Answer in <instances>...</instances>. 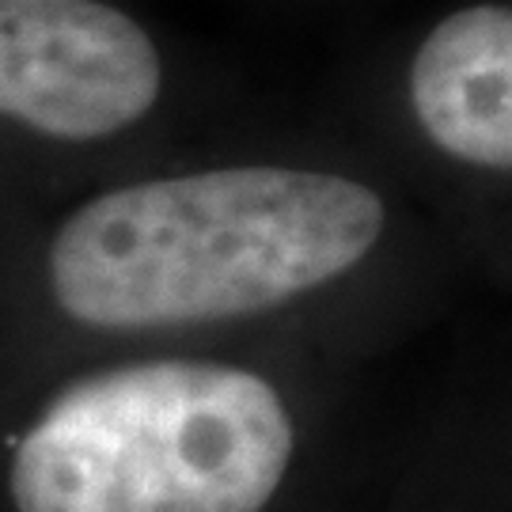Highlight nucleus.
Listing matches in <instances>:
<instances>
[{"instance_id":"obj_2","label":"nucleus","mask_w":512,"mask_h":512,"mask_svg":"<svg viewBox=\"0 0 512 512\" xmlns=\"http://www.w3.org/2000/svg\"><path fill=\"white\" fill-rule=\"evenodd\" d=\"M368 361L156 346L0 372L8 512H274L323 391Z\"/></svg>"},{"instance_id":"obj_1","label":"nucleus","mask_w":512,"mask_h":512,"mask_svg":"<svg viewBox=\"0 0 512 512\" xmlns=\"http://www.w3.org/2000/svg\"><path fill=\"white\" fill-rule=\"evenodd\" d=\"M467 266L342 122L236 126L114 171L0 239V372L156 346L376 361Z\"/></svg>"},{"instance_id":"obj_3","label":"nucleus","mask_w":512,"mask_h":512,"mask_svg":"<svg viewBox=\"0 0 512 512\" xmlns=\"http://www.w3.org/2000/svg\"><path fill=\"white\" fill-rule=\"evenodd\" d=\"M236 122L220 76L126 0H0V239Z\"/></svg>"},{"instance_id":"obj_4","label":"nucleus","mask_w":512,"mask_h":512,"mask_svg":"<svg viewBox=\"0 0 512 512\" xmlns=\"http://www.w3.org/2000/svg\"><path fill=\"white\" fill-rule=\"evenodd\" d=\"M342 122L456 247L467 274L509 285L512 4L459 0L376 57Z\"/></svg>"}]
</instances>
